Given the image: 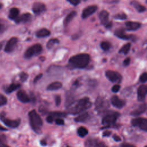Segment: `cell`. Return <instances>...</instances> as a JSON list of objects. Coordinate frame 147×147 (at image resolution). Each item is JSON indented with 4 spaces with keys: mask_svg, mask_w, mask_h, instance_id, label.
Returning <instances> with one entry per match:
<instances>
[{
    "mask_svg": "<svg viewBox=\"0 0 147 147\" xmlns=\"http://www.w3.org/2000/svg\"><path fill=\"white\" fill-rule=\"evenodd\" d=\"M119 115L120 114L116 111L107 113L102 118V123L103 125H107V126L113 125Z\"/></svg>",
    "mask_w": 147,
    "mask_h": 147,
    "instance_id": "obj_5",
    "label": "cell"
},
{
    "mask_svg": "<svg viewBox=\"0 0 147 147\" xmlns=\"http://www.w3.org/2000/svg\"><path fill=\"white\" fill-rule=\"evenodd\" d=\"M46 120L48 123H52L53 121V117L51 115H49L47 116Z\"/></svg>",
    "mask_w": 147,
    "mask_h": 147,
    "instance_id": "obj_43",
    "label": "cell"
},
{
    "mask_svg": "<svg viewBox=\"0 0 147 147\" xmlns=\"http://www.w3.org/2000/svg\"><path fill=\"white\" fill-rule=\"evenodd\" d=\"M53 117H64L67 115V114L63 112H59V111H55V112H52L51 114Z\"/></svg>",
    "mask_w": 147,
    "mask_h": 147,
    "instance_id": "obj_34",
    "label": "cell"
},
{
    "mask_svg": "<svg viewBox=\"0 0 147 147\" xmlns=\"http://www.w3.org/2000/svg\"><path fill=\"white\" fill-rule=\"evenodd\" d=\"M17 96L18 100L22 103H28L29 102L30 100L29 96L23 90H20L17 92Z\"/></svg>",
    "mask_w": 147,
    "mask_h": 147,
    "instance_id": "obj_18",
    "label": "cell"
},
{
    "mask_svg": "<svg viewBox=\"0 0 147 147\" xmlns=\"http://www.w3.org/2000/svg\"><path fill=\"white\" fill-rule=\"evenodd\" d=\"M2 7V4H1V3H0V9Z\"/></svg>",
    "mask_w": 147,
    "mask_h": 147,
    "instance_id": "obj_55",
    "label": "cell"
},
{
    "mask_svg": "<svg viewBox=\"0 0 147 147\" xmlns=\"http://www.w3.org/2000/svg\"><path fill=\"white\" fill-rule=\"evenodd\" d=\"M130 62V57H127L124 60L123 63V65L125 66H127V65H129Z\"/></svg>",
    "mask_w": 147,
    "mask_h": 147,
    "instance_id": "obj_42",
    "label": "cell"
},
{
    "mask_svg": "<svg viewBox=\"0 0 147 147\" xmlns=\"http://www.w3.org/2000/svg\"><path fill=\"white\" fill-rule=\"evenodd\" d=\"M147 91V86L146 85H141L137 89V100L142 102L145 100Z\"/></svg>",
    "mask_w": 147,
    "mask_h": 147,
    "instance_id": "obj_15",
    "label": "cell"
},
{
    "mask_svg": "<svg viewBox=\"0 0 147 147\" xmlns=\"http://www.w3.org/2000/svg\"><path fill=\"white\" fill-rule=\"evenodd\" d=\"M112 25H113V22H112V21H110V22H108L105 25V26L106 28H107V29H110V28H111L112 27Z\"/></svg>",
    "mask_w": 147,
    "mask_h": 147,
    "instance_id": "obj_47",
    "label": "cell"
},
{
    "mask_svg": "<svg viewBox=\"0 0 147 147\" xmlns=\"http://www.w3.org/2000/svg\"><path fill=\"white\" fill-rule=\"evenodd\" d=\"M7 129H6V128H5V127H3V126H2L1 125H0V130H1V131H5V130H6Z\"/></svg>",
    "mask_w": 147,
    "mask_h": 147,
    "instance_id": "obj_52",
    "label": "cell"
},
{
    "mask_svg": "<svg viewBox=\"0 0 147 147\" xmlns=\"http://www.w3.org/2000/svg\"><path fill=\"white\" fill-rule=\"evenodd\" d=\"M77 133L80 137H83L88 134V130L86 127L81 126L78 129Z\"/></svg>",
    "mask_w": 147,
    "mask_h": 147,
    "instance_id": "obj_31",
    "label": "cell"
},
{
    "mask_svg": "<svg viewBox=\"0 0 147 147\" xmlns=\"http://www.w3.org/2000/svg\"><path fill=\"white\" fill-rule=\"evenodd\" d=\"M111 103L114 106L118 109H121L125 105V101L117 95H114L111 97Z\"/></svg>",
    "mask_w": 147,
    "mask_h": 147,
    "instance_id": "obj_16",
    "label": "cell"
},
{
    "mask_svg": "<svg viewBox=\"0 0 147 147\" xmlns=\"http://www.w3.org/2000/svg\"><path fill=\"white\" fill-rule=\"evenodd\" d=\"M42 74H40L39 75H37V76L34 78V80H33V82H34V83H36V82L42 77Z\"/></svg>",
    "mask_w": 147,
    "mask_h": 147,
    "instance_id": "obj_45",
    "label": "cell"
},
{
    "mask_svg": "<svg viewBox=\"0 0 147 147\" xmlns=\"http://www.w3.org/2000/svg\"><path fill=\"white\" fill-rule=\"evenodd\" d=\"M91 102L89 98L84 97L78 101L72 102L68 106V113L71 114H78L84 111L91 106Z\"/></svg>",
    "mask_w": 147,
    "mask_h": 147,
    "instance_id": "obj_1",
    "label": "cell"
},
{
    "mask_svg": "<svg viewBox=\"0 0 147 147\" xmlns=\"http://www.w3.org/2000/svg\"><path fill=\"white\" fill-rule=\"evenodd\" d=\"M7 98L3 95L0 94V106H3L7 103Z\"/></svg>",
    "mask_w": 147,
    "mask_h": 147,
    "instance_id": "obj_35",
    "label": "cell"
},
{
    "mask_svg": "<svg viewBox=\"0 0 147 147\" xmlns=\"http://www.w3.org/2000/svg\"><path fill=\"white\" fill-rule=\"evenodd\" d=\"M32 9L33 12L34 14H40L46 10V6L42 2H36L33 3Z\"/></svg>",
    "mask_w": 147,
    "mask_h": 147,
    "instance_id": "obj_14",
    "label": "cell"
},
{
    "mask_svg": "<svg viewBox=\"0 0 147 147\" xmlns=\"http://www.w3.org/2000/svg\"><path fill=\"white\" fill-rule=\"evenodd\" d=\"M131 5H132L139 13H142L146 10L145 6L141 5L138 2L136 1H132L130 2Z\"/></svg>",
    "mask_w": 147,
    "mask_h": 147,
    "instance_id": "obj_23",
    "label": "cell"
},
{
    "mask_svg": "<svg viewBox=\"0 0 147 147\" xmlns=\"http://www.w3.org/2000/svg\"><path fill=\"white\" fill-rule=\"evenodd\" d=\"M121 147H136V146H134L133 145L130 144L123 143V144H121Z\"/></svg>",
    "mask_w": 147,
    "mask_h": 147,
    "instance_id": "obj_44",
    "label": "cell"
},
{
    "mask_svg": "<svg viewBox=\"0 0 147 147\" xmlns=\"http://www.w3.org/2000/svg\"><path fill=\"white\" fill-rule=\"evenodd\" d=\"M77 13L76 11H71L68 14V15L65 17L63 21V25L64 26H67L69 23L74 19V18L76 16Z\"/></svg>",
    "mask_w": 147,
    "mask_h": 147,
    "instance_id": "obj_22",
    "label": "cell"
},
{
    "mask_svg": "<svg viewBox=\"0 0 147 147\" xmlns=\"http://www.w3.org/2000/svg\"><path fill=\"white\" fill-rule=\"evenodd\" d=\"M67 1L74 6H77L80 2V0H67Z\"/></svg>",
    "mask_w": 147,
    "mask_h": 147,
    "instance_id": "obj_39",
    "label": "cell"
},
{
    "mask_svg": "<svg viewBox=\"0 0 147 147\" xmlns=\"http://www.w3.org/2000/svg\"><path fill=\"white\" fill-rule=\"evenodd\" d=\"M109 13L105 10H102L99 14V18L100 20V23L104 26L109 22Z\"/></svg>",
    "mask_w": 147,
    "mask_h": 147,
    "instance_id": "obj_19",
    "label": "cell"
},
{
    "mask_svg": "<svg viewBox=\"0 0 147 147\" xmlns=\"http://www.w3.org/2000/svg\"><path fill=\"white\" fill-rule=\"evenodd\" d=\"M95 110L100 113H105L109 107V103L107 99L103 96H99L95 102Z\"/></svg>",
    "mask_w": 147,
    "mask_h": 147,
    "instance_id": "obj_4",
    "label": "cell"
},
{
    "mask_svg": "<svg viewBox=\"0 0 147 147\" xmlns=\"http://www.w3.org/2000/svg\"><path fill=\"white\" fill-rule=\"evenodd\" d=\"M130 47H131V44L130 42L126 43L121 48V49L119 50V53L126 55L129 52Z\"/></svg>",
    "mask_w": 147,
    "mask_h": 147,
    "instance_id": "obj_29",
    "label": "cell"
},
{
    "mask_svg": "<svg viewBox=\"0 0 147 147\" xmlns=\"http://www.w3.org/2000/svg\"><path fill=\"white\" fill-rule=\"evenodd\" d=\"M114 35L118 38L122 40H130L134 37V36L133 34H126L124 29L123 28H118L114 31Z\"/></svg>",
    "mask_w": 147,
    "mask_h": 147,
    "instance_id": "obj_11",
    "label": "cell"
},
{
    "mask_svg": "<svg viewBox=\"0 0 147 147\" xmlns=\"http://www.w3.org/2000/svg\"><path fill=\"white\" fill-rule=\"evenodd\" d=\"M127 15L123 13H118L116 15L114 16V18L117 20H124L127 18Z\"/></svg>",
    "mask_w": 147,
    "mask_h": 147,
    "instance_id": "obj_33",
    "label": "cell"
},
{
    "mask_svg": "<svg viewBox=\"0 0 147 147\" xmlns=\"http://www.w3.org/2000/svg\"><path fill=\"white\" fill-rule=\"evenodd\" d=\"M42 49V45L40 44H36L28 48L24 53V57L26 59L31 58L32 57L39 54Z\"/></svg>",
    "mask_w": 147,
    "mask_h": 147,
    "instance_id": "obj_6",
    "label": "cell"
},
{
    "mask_svg": "<svg viewBox=\"0 0 147 147\" xmlns=\"http://www.w3.org/2000/svg\"><path fill=\"white\" fill-rule=\"evenodd\" d=\"M0 147H9V146L7 145L6 144H5L4 142L2 140V139L0 138Z\"/></svg>",
    "mask_w": 147,
    "mask_h": 147,
    "instance_id": "obj_49",
    "label": "cell"
},
{
    "mask_svg": "<svg viewBox=\"0 0 147 147\" xmlns=\"http://www.w3.org/2000/svg\"><path fill=\"white\" fill-rule=\"evenodd\" d=\"M0 119L3 122V123L7 126L12 127V128H15L19 126L20 123V119H10L5 116V114L3 113H1L0 114Z\"/></svg>",
    "mask_w": 147,
    "mask_h": 147,
    "instance_id": "obj_9",
    "label": "cell"
},
{
    "mask_svg": "<svg viewBox=\"0 0 147 147\" xmlns=\"http://www.w3.org/2000/svg\"><path fill=\"white\" fill-rule=\"evenodd\" d=\"M21 85L18 83H12L11 84H10L7 87H6L5 91L6 93L7 94H10L12 92H13L14 91L16 90L17 89L19 88L20 87Z\"/></svg>",
    "mask_w": 147,
    "mask_h": 147,
    "instance_id": "obj_28",
    "label": "cell"
},
{
    "mask_svg": "<svg viewBox=\"0 0 147 147\" xmlns=\"http://www.w3.org/2000/svg\"><path fill=\"white\" fill-rule=\"evenodd\" d=\"M40 143H41V144L42 145H46V144H47L46 141H44V140H41V142H40Z\"/></svg>",
    "mask_w": 147,
    "mask_h": 147,
    "instance_id": "obj_51",
    "label": "cell"
},
{
    "mask_svg": "<svg viewBox=\"0 0 147 147\" xmlns=\"http://www.w3.org/2000/svg\"><path fill=\"white\" fill-rule=\"evenodd\" d=\"M98 9V7L96 5H90L82 11V18L83 19H86L93 14Z\"/></svg>",
    "mask_w": 147,
    "mask_h": 147,
    "instance_id": "obj_12",
    "label": "cell"
},
{
    "mask_svg": "<svg viewBox=\"0 0 147 147\" xmlns=\"http://www.w3.org/2000/svg\"><path fill=\"white\" fill-rule=\"evenodd\" d=\"M131 124L134 126L138 127L141 130L147 131V119L144 118H136L131 120Z\"/></svg>",
    "mask_w": 147,
    "mask_h": 147,
    "instance_id": "obj_10",
    "label": "cell"
},
{
    "mask_svg": "<svg viewBox=\"0 0 147 147\" xmlns=\"http://www.w3.org/2000/svg\"><path fill=\"white\" fill-rule=\"evenodd\" d=\"M85 1H86V0H85Z\"/></svg>",
    "mask_w": 147,
    "mask_h": 147,
    "instance_id": "obj_56",
    "label": "cell"
},
{
    "mask_svg": "<svg viewBox=\"0 0 147 147\" xmlns=\"http://www.w3.org/2000/svg\"><path fill=\"white\" fill-rule=\"evenodd\" d=\"M29 118L32 129L37 133H39L42 126V120L40 115L35 110H32L29 113Z\"/></svg>",
    "mask_w": 147,
    "mask_h": 147,
    "instance_id": "obj_3",
    "label": "cell"
},
{
    "mask_svg": "<svg viewBox=\"0 0 147 147\" xmlns=\"http://www.w3.org/2000/svg\"><path fill=\"white\" fill-rule=\"evenodd\" d=\"M126 29L128 31H134L138 29L141 26V24L136 21H127L125 22Z\"/></svg>",
    "mask_w": 147,
    "mask_h": 147,
    "instance_id": "obj_17",
    "label": "cell"
},
{
    "mask_svg": "<svg viewBox=\"0 0 147 147\" xmlns=\"http://www.w3.org/2000/svg\"><path fill=\"white\" fill-rule=\"evenodd\" d=\"M147 80V74L146 72H144L142 74L140 77V80L142 83H145Z\"/></svg>",
    "mask_w": 147,
    "mask_h": 147,
    "instance_id": "obj_37",
    "label": "cell"
},
{
    "mask_svg": "<svg viewBox=\"0 0 147 147\" xmlns=\"http://www.w3.org/2000/svg\"><path fill=\"white\" fill-rule=\"evenodd\" d=\"M67 147H68V146H67Z\"/></svg>",
    "mask_w": 147,
    "mask_h": 147,
    "instance_id": "obj_57",
    "label": "cell"
},
{
    "mask_svg": "<svg viewBox=\"0 0 147 147\" xmlns=\"http://www.w3.org/2000/svg\"><path fill=\"white\" fill-rule=\"evenodd\" d=\"M62 87V84L60 82H54L50 83L47 87L48 91H54Z\"/></svg>",
    "mask_w": 147,
    "mask_h": 147,
    "instance_id": "obj_25",
    "label": "cell"
},
{
    "mask_svg": "<svg viewBox=\"0 0 147 147\" xmlns=\"http://www.w3.org/2000/svg\"><path fill=\"white\" fill-rule=\"evenodd\" d=\"M90 60V56L87 53H79L70 57L68 64L72 68L82 69L87 66Z\"/></svg>",
    "mask_w": 147,
    "mask_h": 147,
    "instance_id": "obj_2",
    "label": "cell"
},
{
    "mask_svg": "<svg viewBox=\"0 0 147 147\" xmlns=\"http://www.w3.org/2000/svg\"><path fill=\"white\" fill-rule=\"evenodd\" d=\"M146 105L145 103H144L142 105H141L140 106H138V107H137L136 109L132 111L130 113V115L136 117L144 113L146 111Z\"/></svg>",
    "mask_w": 147,
    "mask_h": 147,
    "instance_id": "obj_20",
    "label": "cell"
},
{
    "mask_svg": "<svg viewBox=\"0 0 147 147\" xmlns=\"http://www.w3.org/2000/svg\"><path fill=\"white\" fill-rule=\"evenodd\" d=\"M18 42V38L16 37H11L7 42L5 48V51L7 53H10L13 51L16 46Z\"/></svg>",
    "mask_w": 147,
    "mask_h": 147,
    "instance_id": "obj_13",
    "label": "cell"
},
{
    "mask_svg": "<svg viewBox=\"0 0 147 147\" xmlns=\"http://www.w3.org/2000/svg\"><path fill=\"white\" fill-rule=\"evenodd\" d=\"M78 86H79V81L78 80H76L73 83V86L77 87H78Z\"/></svg>",
    "mask_w": 147,
    "mask_h": 147,
    "instance_id": "obj_50",
    "label": "cell"
},
{
    "mask_svg": "<svg viewBox=\"0 0 147 147\" xmlns=\"http://www.w3.org/2000/svg\"><path fill=\"white\" fill-rule=\"evenodd\" d=\"M55 122L59 125H63L64 124V121L61 118H57L55 120Z\"/></svg>",
    "mask_w": 147,
    "mask_h": 147,
    "instance_id": "obj_41",
    "label": "cell"
},
{
    "mask_svg": "<svg viewBox=\"0 0 147 147\" xmlns=\"http://www.w3.org/2000/svg\"><path fill=\"white\" fill-rule=\"evenodd\" d=\"M85 147H107L106 144L97 138H88L84 143Z\"/></svg>",
    "mask_w": 147,
    "mask_h": 147,
    "instance_id": "obj_7",
    "label": "cell"
},
{
    "mask_svg": "<svg viewBox=\"0 0 147 147\" xmlns=\"http://www.w3.org/2000/svg\"><path fill=\"white\" fill-rule=\"evenodd\" d=\"M28 75L25 72H22L20 74V78L22 82L26 81V79H28Z\"/></svg>",
    "mask_w": 147,
    "mask_h": 147,
    "instance_id": "obj_36",
    "label": "cell"
},
{
    "mask_svg": "<svg viewBox=\"0 0 147 147\" xmlns=\"http://www.w3.org/2000/svg\"><path fill=\"white\" fill-rule=\"evenodd\" d=\"M51 34V32L46 29V28H42L37 30L36 33V36L37 37H48Z\"/></svg>",
    "mask_w": 147,
    "mask_h": 147,
    "instance_id": "obj_24",
    "label": "cell"
},
{
    "mask_svg": "<svg viewBox=\"0 0 147 147\" xmlns=\"http://www.w3.org/2000/svg\"><path fill=\"white\" fill-rule=\"evenodd\" d=\"M106 78L111 82L120 83L122 79V75L117 71L108 70L105 73Z\"/></svg>",
    "mask_w": 147,
    "mask_h": 147,
    "instance_id": "obj_8",
    "label": "cell"
},
{
    "mask_svg": "<svg viewBox=\"0 0 147 147\" xmlns=\"http://www.w3.org/2000/svg\"><path fill=\"white\" fill-rule=\"evenodd\" d=\"M111 134V132L109 130H106L103 133V137H109Z\"/></svg>",
    "mask_w": 147,
    "mask_h": 147,
    "instance_id": "obj_46",
    "label": "cell"
},
{
    "mask_svg": "<svg viewBox=\"0 0 147 147\" xmlns=\"http://www.w3.org/2000/svg\"><path fill=\"white\" fill-rule=\"evenodd\" d=\"M1 29H2V25L0 24V31L1 30Z\"/></svg>",
    "mask_w": 147,
    "mask_h": 147,
    "instance_id": "obj_54",
    "label": "cell"
},
{
    "mask_svg": "<svg viewBox=\"0 0 147 147\" xmlns=\"http://www.w3.org/2000/svg\"><path fill=\"white\" fill-rule=\"evenodd\" d=\"M55 104L57 106H59L61 103V97L59 95H56L55 96Z\"/></svg>",
    "mask_w": 147,
    "mask_h": 147,
    "instance_id": "obj_38",
    "label": "cell"
},
{
    "mask_svg": "<svg viewBox=\"0 0 147 147\" xmlns=\"http://www.w3.org/2000/svg\"><path fill=\"white\" fill-rule=\"evenodd\" d=\"M59 40L57 38H53L50 39L47 43V48L48 49H51L55 44H59Z\"/></svg>",
    "mask_w": 147,
    "mask_h": 147,
    "instance_id": "obj_30",
    "label": "cell"
},
{
    "mask_svg": "<svg viewBox=\"0 0 147 147\" xmlns=\"http://www.w3.org/2000/svg\"><path fill=\"white\" fill-rule=\"evenodd\" d=\"M100 45V48L105 51H107L109 50L111 47L110 43L109 42L106 41H103L101 42Z\"/></svg>",
    "mask_w": 147,
    "mask_h": 147,
    "instance_id": "obj_32",
    "label": "cell"
},
{
    "mask_svg": "<svg viewBox=\"0 0 147 147\" xmlns=\"http://www.w3.org/2000/svg\"><path fill=\"white\" fill-rule=\"evenodd\" d=\"M2 46H3V44H2V42H0V50L2 49Z\"/></svg>",
    "mask_w": 147,
    "mask_h": 147,
    "instance_id": "obj_53",
    "label": "cell"
},
{
    "mask_svg": "<svg viewBox=\"0 0 147 147\" xmlns=\"http://www.w3.org/2000/svg\"><path fill=\"white\" fill-rule=\"evenodd\" d=\"M88 118H89L88 113L87 112H85L78 115L77 117H76L74 119V120L77 122H83L87 120Z\"/></svg>",
    "mask_w": 147,
    "mask_h": 147,
    "instance_id": "obj_27",
    "label": "cell"
},
{
    "mask_svg": "<svg viewBox=\"0 0 147 147\" xmlns=\"http://www.w3.org/2000/svg\"><path fill=\"white\" fill-rule=\"evenodd\" d=\"M20 11L18 8L16 7H13L10 9L9 14V17L11 20H15L19 14Z\"/></svg>",
    "mask_w": 147,
    "mask_h": 147,
    "instance_id": "obj_26",
    "label": "cell"
},
{
    "mask_svg": "<svg viewBox=\"0 0 147 147\" xmlns=\"http://www.w3.org/2000/svg\"><path fill=\"white\" fill-rule=\"evenodd\" d=\"M31 18V14L29 13H25L21 15L20 16H18L15 20V22L16 23L20 22H26L29 21Z\"/></svg>",
    "mask_w": 147,
    "mask_h": 147,
    "instance_id": "obj_21",
    "label": "cell"
},
{
    "mask_svg": "<svg viewBox=\"0 0 147 147\" xmlns=\"http://www.w3.org/2000/svg\"><path fill=\"white\" fill-rule=\"evenodd\" d=\"M120 88H121L120 85L117 84H115V85H114V86H113V87H112V88H111V90H112V91L114 92H118V91L119 90Z\"/></svg>",
    "mask_w": 147,
    "mask_h": 147,
    "instance_id": "obj_40",
    "label": "cell"
},
{
    "mask_svg": "<svg viewBox=\"0 0 147 147\" xmlns=\"http://www.w3.org/2000/svg\"><path fill=\"white\" fill-rule=\"evenodd\" d=\"M114 140L115 141H120L121 140V138L120 137H119L118 136H117V134H114L113 136Z\"/></svg>",
    "mask_w": 147,
    "mask_h": 147,
    "instance_id": "obj_48",
    "label": "cell"
}]
</instances>
